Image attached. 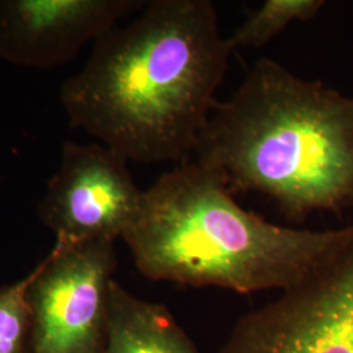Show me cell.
Returning <instances> with one entry per match:
<instances>
[{
    "label": "cell",
    "mask_w": 353,
    "mask_h": 353,
    "mask_svg": "<svg viewBox=\"0 0 353 353\" xmlns=\"http://www.w3.org/2000/svg\"><path fill=\"white\" fill-rule=\"evenodd\" d=\"M323 0H267L225 38L229 50L261 49L293 23L313 20L325 7Z\"/></svg>",
    "instance_id": "9"
},
{
    "label": "cell",
    "mask_w": 353,
    "mask_h": 353,
    "mask_svg": "<svg viewBox=\"0 0 353 353\" xmlns=\"http://www.w3.org/2000/svg\"><path fill=\"white\" fill-rule=\"evenodd\" d=\"M32 274L0 288V353H30V312L26 290Z\"/></svg>",
    "instance_id": "10"
},
{
    "label": "cell",
    "mask_w": 353,
    "mask_h": 353,
    "mask_svg": "<svg viewBox=\"0 0 353 353\" xmlns=\"http://www.w3.org/2000/svg\"><path fill=\"white\" fill-rule=\"evenodd\" d=\"M143 0H0V59L48 70L68 63Z\"/></svg>",
    "instance_id": "7"
},
{
    "label": "cell",
    "mask_w": 353,
    "mask_h": 353,
    "mask_svg": "<svg viewBox=\"0 0 353 353\" xmlns=\"http://www.w3.org/2000/svg\"><path fill=\"white\" fill-rule=\"evenodd\" d=\"M353 239V225L307 230L272 224L242 208L227 182L196 160L144 191L122 240L154 281L237 293L290 290Z\"/></svg>",
    "instance_id": "3"
},
{
    "label": "cell",
    "mask_w": 353,
    "mask_h": 353,
    "mask_svg": "<svg viewBox=\"0 0 353 353\" xmlns=\"http://www.w3.org/2000/svg\"><path fill=\"white\" fill-rule=\"evenodd\" d=\"M210 0H151L93 43L61 87L71 126L128 161L188 163L217 102L229 55Z\"/></svg>",
    "instance_id": "1"
},
{
    "label": "cell",
    "mask_w": 353,
    "mask_h": 353,
    "mask_svg": "<svg viewBox=\"0 0 353 353\" xmlns=\"http://www.w3.org/2000/svg\"><path fill=\"white\" fill-rule=\"evenodd\" d=\"M236 192H258L292 223L353 208V96L262 58L217 102L194 153Z\"/></svg>",
    "instance_id": "2"
},
{
    "label": "cell",
    "mask_w": 353,
    "mask_h": 353,
    "mask_svg": "<svg viewBox=\"0 0 353 353\" xmlns=\"http://www.w3.org/2000/svg\"><path fill=\"white\" fill-rule=\"evenodd\" d=\"M115 242L54 246L26 290L30 353H102L108 336Z\"/></svg>",
    "instance_id": "4"
},
{
    "label": "cell",
    "mask_w": 353,
    "mask_h": 353,
    "mask_svg": "<svg viewBox=\"0 0 353 353\" xmlns=\"http://www.w3.org/2000/svg\"><path fill=\"white\" fill-rule=\"evenodd\" d=\"M143 195L119 152L99 143L67 141L38 214L54 233V246L115 242L135 221Z\"/></svg>",
    "instance_id": "6"
},
{
    "label": "cell",
    "mask_w": 353,
    "mask_h": 353,
    "mask_svg": "<svg viewBox=\"0 0 353 353\" xmlns=\"http://www.w3.org/2000/svg\"><path fill=\"white\" fill-rule=\"evenodd\" d=\"M217 353H353V239L309 278L242 316Z\"/></svg>",
    "instance_id": "5"
},
{
    "label": "cell",
    "mask_w": 353,
    "mask_h": 353,
    "mask_svg": "<svg viewBox=\"0 0 353 353\" xmlns=\"http://www.w3.org/2000/svg\"><path fill=\"white\" fill-rule=\"evenodd\" d=\"M102 353L202 352L166 306L143 300L113 280Z\"/></svg>",
    "instance_id": "8"
}]
</instances>
